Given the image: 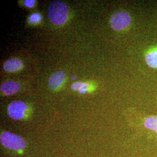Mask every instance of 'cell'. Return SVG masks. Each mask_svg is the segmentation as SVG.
<instances>
[{
    "instance_id": "cell-1",
    "label": "cell",
    "mask_w": 157,
    "mask_h": 157,
    "mask_svg": "<svg viewBox=\"0 0 157 157\" xmlns=\"http://www.w3.org/2000/svg\"><path fill=\"white\" fill-rule=\"evenodd\" d=\"M48 15L53 24L62 25L67 21L68 17L67 6L59 1H54L48 6Z\"/></svg>"
},
{
    "instance_id": "cell-2",
    "label": "cell",
    "mask_w": 157,
    "mask_h": 157,
    "mask_svg": "<svg viewBox=\"0 0 157 157\" xmlns=\"http://www.w3.org/2000/svg\"><path fill=\"white\" fill-rule=\"evenodd\" d=\"M0 140L3 146L12 150L20 151L26 146V142L22 137L8 132L2 133Z\"/></svg>"
},
{
    "instance_id": "cell-3",
    "label": "cell",
    "mask_w": 157,
    "mask_h": 157,
    "mask_svg": "<svg viewBox=\"0 0 157 157\" xmlns=\"http://www.w3.org/2000/svg\"><path fill=\"white\" fill-rule=\"evenodd\" d=\"M110 22L113 29L121 31L129 27L132 22V19L128 13L119 12L112 16Z\"/></svg>"
},
{
    "instance_id": "cell-4",
    "label": "cell",
    "mask_w": 157,
    "mask_h": 157,
    "mask_svg": "<svg viewBox=\"0 0 157 157\" xmlns=\"http://www.w3.org/2000/svg\"><path fill=\"white\" fill-rule=\"evenodd\" d=\"M27 105L22 101H13L8 107V114L12 119L20 120L24 117Z\"/></svg>"
},
{
    "instance_id": "cell-5",
    "label": "cell",
    "mask_w": 157,
    "mask_h": 157,
    "mask_svg": "<svg viewBox=\"0 0 157 157\" xmlns=\"http://www.w3.org/2000/svg\"><path fill=\"white\" fill-rule=\"evenodd\" d=\"M65 78V73L62 71H58L54 73L49 79L48 86L52 90L58 89L63 83Z\"/></svg>"
},
{
    "instance_id": "cell-6",
    "label": "cell",
    "mask_w": 157,
    "mask_h": 157,
    "mask_svg": "<svg viewBox=\"0 0 157 157\" xmlns=\"http://www.w3.org/2000/svg\"><path fill=\"white\" fill-rule=\"evenodd\" d=\"M145 60L150 67L157 69V45L147 51L145 54Z\"/></svg>"
},
{
    "instance_id": "cell-7",
    "label": "cell",
    "mask_w": 157,
    "mask_h": 157,
    "mask_svg": "<svg viewBox=\"0 0 157 157\" xmlns=\"http://www.w3.org/2000/svg\"><path fill=\"white\" fill-rule=\"evenodd\" d=\"M21 88V86L16 82H6L1 86V91L6 95H12L16 93Z\"/></svg>"
},
{
    "instance_id": "cell-8",
    "label": "cell",
    "mask_w": 157,
    "mask_h": 157,
    "mask_svg": "<svg viewBox=\"0 0 157 157\" xmlns=\"http://www.w3.org/2000/svg\"><path fill=\"white\" fill-rule=\"evenodd\" d=\"M22 67V63L18 59H11L6 61L4 65L5 71L8 72H15Z\"/></svg>"
},
{
    "instance_id": "cell-9",
    "label": "cell",
    "mask_w": 157,
    "mask_h": 157,
    "mask_svg": "<svg viewBox=\"0 0 157 157\" xmlns=\"http://www.w3.org/2000/svg\"><path fill=\"white\" fill-rule=\"evenodd\" d=\"M144 125L147 129L157 132V117H150L146 118Z\"/></svg>"
},
{
    "instance_id": "cell-10",
    "label": "cell",
    "mask_w": 157,
    "mask_h": 157,
    "mask_svg": "<svg viewBox=\"0 0 157 157\" xmlns=\"http://www.w3.org/2000/svg\"><path fill=\"white\" fill-rule=\"evenodd\" d=\"M88 84L84 83H81V82H76L74 83L72 86V88L74 90H79L81 93H84L86 91V89L87 88Z\"/></svg>"
},
{
    "instance_id": "cell-11",
    "label": "cell",
    "mask_w": 157,
    "mask_h": 157,
    "mask_svg": "<svg viewBox=\"0 0 157 157\" xmlns=\"http://www.w3.org/2000/svg\"><path fill=\"white\" fill-rule=\"evenodd\" d=\"M41 17L39 13H34L30 17V22L32 23H36L39 22Z\"/></svg>"
},
{
    "instance_id": "cell-12",
    "label": "cell",
    "mask_w": 157,
    "mask_h": 157,
    "mask_svg": "<svg viewBox=\"0 0 157 157\" xmlns=\"http://www.w3.org/2000/svg\"><path fill=\"white\" fill-rule=\"evenodd\" d=\"M34 3H35L34 0H26L25 1V5L28 8L33 7Z\"/></svg>"
}]
</instances>
